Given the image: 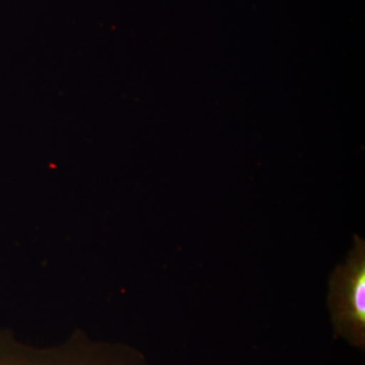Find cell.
Wrapping results in <instances>:
<instances>
[{
  "label": "cell",
  "instance_id": "1",
  "mask_svg": "<svg viewBox=\"0 0 365 365\" xmlns=\"http://www.w3.org/2000/svg\"><path fill=\"white\" fill-rule=\"evenodd\" d=\"M328 306L336 335L364 350L365 242L359 235H354L347 260L331 274Z\"/></svg>",
  "mask_w": 365,
  "mask_h": 365
}]
</instances>
